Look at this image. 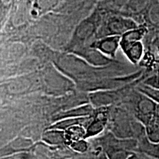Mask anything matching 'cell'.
I'll use <instances>...</instances> for the list:
<instances>
[{
	"label": "cell",
	"instance_id": "obj_1",
	"mask_svg": "<svg viewBox=\"0 0 159 159\" xmlns=\"http://www.w3.org/2000/svg\"><path fill=\"white\" fill-rule=\"evenodd\" d=\"M148 33V29L145 27H138L130 30L122 35L120 41V45L124 51L134 43L141 41Z\"/></svg>",
	"mask_w": 159,
	"mask_h": 159
},
{
	"label": "cell",
	"instance_id": "obj_7",
	"mask_svg": "<svg viewBox=\"0 0 159 159\" xmlns=\"http://www.w3.org/2000/svg\"><path fill=\"white\" fill-rule=\"evenodd\" d=\"M103 119H99L98 120H95L92 122V124L91 125V126L89 127L88 129V132H87V136H91V135H94L95 134L99 132L100 130H102L104 126V123H103Z\"/></svg>",
	"mask_w": 159,
	"mask_h": 159
},
{
	"label": "cell",
	"instance_id": "obj_5",
	"mask_svg": "<svg viewBox=\"0 0 159 159\" xmlns=\"http://www.w3.org/2000/svg\"><path fill=\"white\" fill-rule=\"evenodd\" d=\"M85 135V130L80 125H72L67 128L66 132V138L70 142H77L83 138Z\"/></svg>",
	"mask_w": 159,
	"mask_h": 159
},
{
	"label": "cell",
	"instance_id": "obj_8",
	"mask_svg": "<svg viewBox=\"0 0 159 159\" xmlns=\"http://www.w3.org/2000/svg\"><path fill=\"white\" fill-rule=\"evenodd\" d=\"M144 84L149 85L152 88L159 89V73L149 77L144 81Z\"/></svg>",
	"mask_w": 159,
	"mask_h": 159
},
{
	"label": "cell",
	"instance_id": "obj_3",
	"mask_svg": "<svg viewBox=\"0 0 159 159\" xmlns=\"http://www.w3.org/2000/svg\"><path fill=\"white\" fill-rule=\"evenodd\" d=\"M128 59L134 64L141 61L144 56V45L141 41L134 43L125 51Z\"/></svg>",
	"mask_w": 159,
	"mask_h": 159
},
{
	"label": "cell",
	"instance_id": "obj_4",
	"mask_svg": "<svg viewBox=\"0 0 159 159\" xmlns=\"http://www.w3.org/2000/svg\"><path fill=\"white\" fill-rule=\"evenodd\" d=\"M120 41L119 36L107 38L98 42L97 47L107 54L114 55L115 51L118 48L119 43H120Z\"/></svg>",
	"mask_w": 159,
	"mask_h": 159
},
{
	"label": "cell",
	"instance_id": "obj_6",
	"mask_svg": "<svg viewBox=\"0 0 159 159\" xmlns=\"http://www.w3.org/2000/svg\"><path fill=\"white\" fill-rule=\"evenodd\" d=\"M139 90L159 104V89L152 88L149 85L144 84L142 87H139Z\"/></svg>",
	"mask_w": 159,
	"mask_h": 159
},
{
	"label": "cell",
	"instance_id": "obj_9",
	"mask_svg": "<svg viewBox=\"0 0 159 159\" xmlns=\"http://www.w3.org/2000/svg\"><path fill=\"white\" fill-rule=\"evenodd\" d=\"M157 51H158V54H159V40L158 41V44H157Z\"/></svg>",
	"mask_w": 159,
	"mask_h": 159
},
{
	"label": "cell",
	"instance_id": "obj_2",
	"mask_svg": "<svg viewBox=\"0 0 159 159\" xmlns=\"http://www.w3.org/2000/svg\"><path fill=\"white\" fill-rule=\"evenodd\" d=\"M148 139L152 143L159 142V104L157 105L156 112L148 124L145 125Z\"/></svg>",
	"mask_w": 159,
	"mask_h": 159
}]
</instances>
